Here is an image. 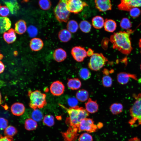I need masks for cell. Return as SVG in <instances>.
<instances>
[{"label": "cell", "mask_w": 141, "mask_h": 141, "mask_svg": "<svg viewBox=\"0 0 141 141\" xmlns=\"http://www.w3.org/2000/svg\"><path fill=\"white\" fill-rule=\"evenodd\" d=\"M131 31L127 32L119 31L114 33L110 37L113 48L126 55L129 54L132 48L130 37Z\"/></svg>", "instance_id": "6da1fadb"}, {"label": "cell", "mask_w": 141, "mask_h": 141, "mask_svg": "<svg viewBox=\"0 0 141 141\" xmlns=\"http://www.w3.org/2000/svg\"><path fill=\"white\" fill-rule=\"evenodd\" d=\"M59 106L66 110L69 115L66 122L69 127L78 129L81 120L89 115V113L83 107L78 106L67 108L60 104Z\"/></svg>", "instance_id": "7a4b0ae2"}, {"label": "cell", "mask_w": 141, "mask_h": 141, "mask_svg": "<svg viewBox=\"0 0 141 141\" xmlns=\"http://www.w3.org/2000/svg\"><path fill=\"white\" fill-rule=\"evenodd\" d=\"M133 97L135 101L130 110L131 118L128 122L131 126L136 127L141 125V93Z\"/></svg>", "instance_id": "3957f363"}, {"label": "cell", "mask_w": 141, "mask_h": 141, "mask_svg": "<svg viewBox=\"0 0 141 141\" xmlns=\"http://www.w3.org/2000/svg\"><path fill=\"white\" fill-rule=\"evenodd\" d=\"M28 95L30 99V107L34 109L43 108L47 104L46 95L38 90H29Z\"/></svg>", "instance_id": "277c9868"}, {"label": "cell", "mask_w": 141, "mask_h": 141, "mask_svg": "<svg viewBox=\"0 0 141 141\" xmlns=\"http://www.w3.org/2000/svg\"><path fill=\"white\" fill-rule=\"evenodd\" d=\"M68 0H59L54 8V12L56 19L60 22H66L69 19L70 12L67 8Z\"/></svg>", "instance_id": "5b68a950"}, {"label": "cell", "mask_w": 141, "mask_h": 141, "mask_svg": "<svg viewBox=\"0 0 141 141\" xmlns=\"http://www.w3.org/2000/svg\"><path fill=\"white\" fill-rule=\"evenodd\" d=\"M107 61V59L102 53H94L90 59L88 67L92 70L97 71L102 68Z\"/></svg>", "instance_id": "8992f818"}, {"label": "cell", "mask_w": 141, "mask_h": 141, "mask_svg": "<svg viewBox=\"0 0 141 141\" xmlns=\"http://www.w3.org/2000/svg\"><path fill=\"white\" fill-rule=\"evenodd\" d=\"M94 123L92 119L87 118L84 119L79 124L78 128L79 133L83 131L89 133L95 132L103 126L101 123L99 122L97 125Z\"/></svg>", "instance_id": "52a82bcc"}, {"label": "cell", "mask_w": 141, "mask_h": 141, "mask_svg": "<svg viewBox=\"0 0 141 141\" xmlns=\"http://www.w3.org/2000/svg\"><path fill=\"white\" fill-rule=\"evenodd\" d=\"M88 6L85 2L81 0H68L67 3V8L71 13L77 14L81 12L84 7Z\"/></svg>", "instance_id": "ba28073f"}, {"label": "cell", "mask_w": 141, "mask_h": 141, "mask_svg": "<svg viewBox=\"0 0 141 141\" xmlns=\"http://www.w3.org/2000/svg\"><path fill=\"white\" fill-rule=\"evenodd\" d=\"M141 7V0H120L118 8L120 10L128 11L132 8Z\"/></svg>", "instance_id": "9c48e42d"}, {"label": "cell", "mask_w": 141, "mask_h": 141, "mask_svg": "<svg viewBox=\"0 0 141 141\" xmlns=\"http://www.w3.org/2000/svg\"><path fill=\"white\" fill-rule=\"evenodd\" d=\"M71 54L74 59L78 62L83 61L87 56L86 50L84 48L80 46L73 47L71 50Z\"/></svg>", "instance_id": "30bf717a"}, {"label": "cell", "mask_w": 141, "mask_h": 141, "mask_svg": "<svg viewBox=\"0 0 141 141\" xmlns=\"http://www.w3.org/2000/svg\"><path fill=\"white\" fill-rule=\"evenodd\" d=\"M64 89L65 86L64 84L59 81H56L53 82L50 87L51 92L55 96H59L62 94Z\"/></svg>", "instance_id": "8fae6325"}, {"label": "cell", "mask_w": 141, "mask_h": 141, "mask_svg": "<svg viewBox=\"0 0 141 141\" xmlns=\"http://www.w3.org/2000/svg\"><path fill=\"white\" fill-rule=\"evenodd\" d=\"M95 3L96 8L100 11L104 12L112 9L110 0H95Z\"/></svg>", "instance_id": "7c38bea8"}, {"label": "cell", "mask_w": 141, "mask_h": 141, "mask_svg": "<svg viewBox=\"0 0 141 141\" xmlns=\"http://www.w3.org/2000/svg\"><path fill=\"white\" fill-rule=\"evenodd\" d=\"M78 132L77 129L69 127L66 132L62 133V134L65 141H75Z\"/></svg>", "instance_id": "4fadbf2b"}, {"label": "cell", "mask_w": 141, "mask_h": 141, "mask_svg": "<svg viewBox=\"0 0 141 141\" xmlns=\"http://www.w3.org/2000/svg\"><path fill=\"white\" fill-rule=\"evenodd\" d=\"M117 78L118 82L122 85L127 84L131 78L137 80L136 76L135 75L124 72L119 73L117 74Z\"/></svg>", "instance_id": "5bb4252c"}, {"label": "cell", "mask_w": 141, "mask_h": 141, "mask_svg": "<svg viewBox=\"0 0 141 141\" xmlns=\"http://www.w3.org/2000/svg\"><path fill=\"white\" fill-rule=\"evenodd\" d=\"M10 110L13 115L15 116H20L24 113L25 111V108L22 103L16 102L11 105Z\"/></svg>", "instance_id": "9a60e30c"}, {"label": "cell", "mask_w": 141, "mask_h": 141, "mask_svg": "<svg viewBox=\"0 0 141 141\" xmlns=\"http://www.w3.org/2000/svg\"><path fill=\"white\" fill-rule=\"evenodd\" d=\"M43 46L42 40L39 38H33L31 40L30 42V47L31 50L34 51H39L42 48Z\"/></svg>", "instance_id": "2e32d148"}, {"label": "cell", "mask_w": 141, "mask_h": 141, "mask_svg": "<svg viewBox=\"0 0 141 141\" xmlns=\"http://www.w3.org/2000/svg\"><path fill=\"white\" fill-rule=\"evenodd\" d=\"M85 105L86 110L90 113H95L98 110V105L96 101L92 100L91 98L88 99Z\"/></svg>", "instance_id": "e0dca14e"}, {"label": "cell", "mask_w": 141, "mask_h": 141, "mask_svg": "<svg viewBox=\"0 0 141 141\" xmlns=\"http://www.w3.org/2000/svg\"><path fill=\"white\" fill-rule=\"evenodd\" d=\"M11 25V21L9 18L0 17V33H4L8 30Z\"/></svg>", "instance_id": "ac0fdd59"}, {"label": "cell", "mask_w": 141, "mask_h": 141, "mask_svg": "<svg viewBox=\"0 0 141 141\" xmlns=\"http://www.w3.org/2000/svg\"><path fill=\"white\" fill-rule=\"evenodd\" d=\"M54 60L58 62L64 61L66 58L67 55L66 51L63 49L59 48L55 50L53 54Z\"/></svg>", "instance_id": "d6986e66"}, {"label": "cell", "mask_w": 141, "mask_h": 141, "mask_svg": "<svg viewBox=\"0 0 141 141\" xmlns=\"http://www.w3.org/2000/svg\"><path fill=\"white\" fill-rule=\"evenodd\" d=\"M3 38L5 41L8 44L13 43L16 38L15 30L12 28L10 29L7 32L3 33Z\"/></svg>", "instance_id": "ffe728a7"}, {"label": "cell", "mask_w": 141, "mask_h": 141, "mask_svg": "<svg viewBox=\"0 0 141 141\" xmlns=\"http://www.w3.org/2000/svg\"><path fill=\"white\" fill-rule=\"evenodd\" d=\"M26 30V23L24 20H20L15 23L14 30L17 34H22L25 32Z\"/></svg>", "instance_id": "44dd1931"}, {"label": "cell", "mask_w": 141, "mask_h": 141, "mask_svg": "<svg viewBox=\"0 0 141 141\" xmlns=\"http://www.w3.org/2000/svg\"><path fill=\"white\" fill-rule=\"evenodd\" d=\"M67 85L70 89L76 90L81 87V83L80 80L78 78L68 79Z\"/></svg>", "instance_id": "7402d4cb"}, {"label": "cell", "mask_w": 141, "mask_h": 141, "mask_svg": "<svg viewBox=\"0 0 141 141\" xmlns=\"http://www.w3.org/2000/svg\"><path fill=\"white\" fill-rule=\"evenodd\" d=\"M58 37L60 40L63 42H66L70 40L72 35L67 30L63 29L61 30L58 33Z\"/></svg>", "instance_id": "603a6c76"}, {"label": "cell", "mask_w": 141, "mask_h": 141, "mask_svg": "<svg viewBox=\"0 0 141 141\" xmlns=\"http://www.w3.org/2000/svg\"><path fill=\"white\" fill-rule=\"evenodd\" d=\"M104 26L105 31L112 32L115 30L117 26L116 23L114 20L111 19H106L104 21Z\"/></svg>", "instance_id": "cb8c5ba5"}, {"label": "cell", "mask_w": 141, "mask_h": 141, "mask_svg": "<svg viewBox=\"0 0 141 141\" xmlns=\"http://www.w3.org/2000/svg\"><path fill=\"white\" fill-rule=\"evenodd\" d=\"M92 23L94 28L97 29H100L104 26V21L102 17L100 16H96L92 19Z\"/></svg>", "instance_id": "d4e9b609"}, {"label": "cell", "mask_w": 141, "mask_h": 141, "mask_svg": "<svg viewBox=\"0 0 141 141\" xmlns=\"http://www.w3.org/2000/svg\"><path fill=\"white\" fill-rule=\"evenodd\" d=\"M76 97L78 101L84 102L88 99L89 93L87 90L85 89H80L76 92Z\"/></svg>", "instance_id": "484cf974"}, {"label": "cell", "mask_w": 141, "mask_h": 141, "mask_svg": "<svg viewBox=\"0 0 141 141\" xmlns=\"http://www.w3.org/2000/svg\"><path fill=\"white\" fill-rule=\"evenodd\" d=\"M5 3L12 14H15L19 9L18 3L15 0L5 2Z\"/></svg>", "instance_id": "4316f807"}, {"label": "cell", "mask_w": 141, "mask_h": 141, "mask_svg": "<svg viewBox=\"0 0 141 141\" xmlns=\"http://www.w3.org/2000/svg\"><path fill=\"white\" fill-rule=\"evenodd\" d=\"M122 105L119 103H115L112 104L110 107V109L114 115H117L121 113L123 110Z\"/></svg>", "instance_id": "83f0119b"}, {"label": "cell", "mask_w": 141, "mask_h": 141, "mask_svg": "<svg viewBox=\"0 0 141 141\" xmlns=\"http://www.w3.org/2000/svg\"><path fill=\"white\" fill-rule=\"evenodd\" d=\"M37 127L36 121L32 119L28 118L27 119L25 122V128L28 131L33 130L36 129Z\"/></svg>", "instance_id": "f1b7e54d"}, {"label": "cell", "mask_w": 141, "mask_h": 141, "mask_svg": "<svg viewBox=\"0 0 141 141\" xmlns=\"http://www.w3.org/2000/svg\"><path fill=\"white\" fill-rule=\"evenodd\" d=\"M79 27L78 24L74 20H69L67 23V30L72 33L76 32Z\"/></svg>", "instance_id": "f546056e"}, {"label": "cell", "mask_w": 141, "mask_h": 141, "mask_svg": "<svg viewBox=\"0 0 141 141\" xmlns=\"http://www.w3.org/2000/svg\"><path fill=\"white\" fill-rule=\"evenodd\" d=\"M79 28L83 32L87 33L91 31V25L90 23L86 20L81 21L79 24Z\"/></svg>", "instance_id": "4dcf8cb0"}, {"label": "cell", "mask_w": 141, "mask_h": 141, "mask_svg": "<svg viewBox=\"0 0 141 141\" xmlns=\"http://www.w3.org/2000/svg\"><path fill=\"white\" fill-rule=\"evenodd\" d=\"M32 119L36 121L41 120L43 118V114L42 111L37 109H34L31 114Z\"/></svg>", "instance_id": "1f68e13d"}, {"label": "cell", "mask_w": 141, "mask_h": 141, "mask_svg": "<svg viewBox=\"0 0 141 141\" xmlns=\"http://www.w3.org/2000/svg\"><path fill=\"white\" fill-rule=\"evenodd\" d=\"M79 74L80 78L85 80L88 79L91 76L90 72L86 68L81 69L79 72Z\"/></svg>", "instance_id": "d6a6232c"}, {"label": "cell", "mask_w": 141, "mask_h": 141, "mask_svg": "<svg viewBox=\"0 0 141 141\" xmlns=\"http://www.w3.org/2000/svg\"><path fill=\"white\" fill-rule=\"evenodd\" d=\"M43 122L44 124L49 127L52 126L54 124V119L51 115H48L45 116L43 118Z\"/></svg>", "instance_id": "836d02e7"}, {"label": "cell", "mask_w": 141, "mask_h": 141, "mask_svg": "<svg viewBox=\"0 0 141 141\" xmlns=\"http://www.w3.org/2000/svg\"><path fill=\"white\" fill-rule=\"evenodd\" d=\"M17 132V130L15 127L10 125L5 129L4 133L5 136L12 137L15 135Z\"/></svg>", "instance_id": "e575fe53"}, {"label": "cell", "mask_w": 141, "mask_h": 141, "mask_svg": "<svg viewBox=\"0 0 141 141\" xmlns=\"http://www.w3.org/2000/svg\"><path fill=\"white\" fill-rule=\"evenodd\" d=\"M38 4L40 8L44 10L49 9L51 5L50 0H39Z\"/></svg>", "instance_id": "d590c367"}, {"label": "cell", "mask_w": 141, "mask_h": 141, "mask_svg": "<svg viewBox=\"0 0 141 141\" xmlns=\"http://www.w3.org/2000/svg\"><path fill=\"white\" fill-rule=\"evenodd\" d=\"M113 83L111 78L108 75H106L102 78V83L104 86L106 87H111Z\"/></svg>", "instance_id": "8d00e7d4"}, {"label": "cell", "mask_w": 141, "mask_h": 141, "mask_svg": "<svg viewBox=\"0 0 141 141\" xmlns=\"http://www.w3.org/2000/svg\"><path fill=\"white\" fill-rule=\"evenodd\" d=\"M120 26L125 29H128L132 26V24L130 20L127 18H124L121 20L120 23Z\"/></svg>", "instance_id": "74e56055"}, {"label": "cell", "mask_w": 141, "mask_h": 141, "mask_svg": "<svg viewBox=\"0 0 141 141\" xmlns=\"http://www.w3.org/2000/svg\"><path fill=\"white\" fill-rule=\"evenodd\" d=\"M92 136L87 133H83L81 134L79 138V141H93Z\"/></svg>", "instance_id": "f35d334b"}, {"label": "cell", "mask_w": 141, "mask_h": 141, "mask_svg": "<svg viewBox=\"0 0 141 141\" xmlns=\"http://www.w3.org/2000/svg\"><path fill=\"white\" fill-rule=\"evenodd\" d=\"M130 16L132 17L135 18L138 17L141 13V10L138 7L132 8L129 11Z\"/></svg>", "instance_id": "ab89813d"}, {"label": "cell", "mask_w": 141, "mask_h": 141, "mask_svg": "<svg viewBox=\"0 0 141 141\" xmlns=\"http://www.w3.org/2000/svg\"><path fill=\"white\" fill-rule=\"evenodd\" d=\"M8 8L5 5L0 6V15L3 17L8 16L9 13Z\"/></svg>", "instance_id": "60d3db41"}, {"label": "cell", "mask_w": 141, "mask_h": 141, "mask_svg": "<svg viewBox=\"0 0 141 141\" xmlns=\"http://www.w3.org/2000/svg\"><path fill=\"white\" fill-rule=\"evenodd\" d=\"M67 103L70 107H73L77 106L78 100L74 97H70L68 99Z\"/></svg>", "instance_id": "b9f144b4"}, {"label": "cell", "mask_w": 141, "mask_h": 141, "mask_svg": "<svg viewBox=\"0 0 141 141\" xmlns=\"http://www.w3.org/2000/svg\"><path fill=\"white\" fill-rule=\"evenodd\" d=\"M27 31L29 36L31 37L35 36L38 33L37 28L35 27L32 26L29 27L27 29Z\"/></svg>", "instance_id": "7bdbcfd3"}, {"label": "cell", "mask_w": 141, "mask_h": 141, "mask_svg": "<svg viewBox=\"0 0 141 141\" xmlns=\"http://www.w3.org/2000/svg\"><path fill=\"white\" fill-rule=\"evenodd\" d=\"M8 121L3 118H0V130H4L8 127Z\"/></svg>", "instance_id": "ee69618b"}, {"label": "cell", "mask_w": 141, "mask_h": 141, "mask_svg": "<svg viewBox=\"0 0 141 141\" xmlns=\"http://www.w3.org/2000/svg\"><path fill=\"white\" fill-rule=\"evenodd\" d=\"M0 141H14L12 137L7 136H3L0 134Z\"/></svg>", "instance_id": "f6af8a7d"}, {"label": "cell", "mask_w": 141, "mask_h": 141, "mask_svg": "<svg viewBox=\"0 0 141 141\" xmlns=\"http://www.w3.org/2000/svg\"><path fill=\"white\" fill-rule=\"evenodd\" d=\"M5 69V66L3 63L0 61V74L3 73Z\"/></svg>", "instance_id": "bcb514c9"}, {"label": "cell", "mask_w": 141, "mask_h": 141, "mask_svg": "<svg viewBox=\"0 0 141 141\" xmlns=\"http://www.w3.org/2000/svg\"><path fill=\"white\" fill-rule=\"evenodd\" d=\"M93 54V51L90 49H89L87 51V56H91Z\"/></svg>", "instance_id": "7dc6e473"}, {"label": "cell", "mask_w": 141, "mask_h": 141, "mask_svg": "<svg viewBox=\"0 0 141 141\" xmlns=\"http://www.w3.org/2000/svg\"><path fill=\"white\" fill-rule=\"evenodd\" d=\"M128 141H140V139L137 137H134L130 139Z\"/></svg>", "instance_id": "c3c4849f"}, {"label": "cell", "mask_w": 141, "mask_h": 141, "mask_svg": "<svg viewBox=\"0 0 141 141\" xmlns=\"http://www.w3.org/2000/svg\"><path fill=\"white\" fill-rule=\"evenodd\" d=\"M139 48H140V51L141 52V39H140L139 40Z\"/></svg>", "instance_id": "681fc988"}, {"label": "cell", "mask_w": 141, "mask_h": 141, "mask_svg": "<svg viewBox=\"0 0 141 141\" xmlns=\"http://www.w3.org/2000/svg\"><path fill=\"white\" fill-rule=\"evenodd\" d=\"M2 102V100L1 94L0 92V104H1Z\"/></svg>", "instance_id": "f907efd6"}, {"label": "cell", "mask_w": 141, "mask_h": 141, "mask_svg": "<svg viewBox=\"0 0 141 141\" xmlns=\"http://www.w3.org/2000/svg\"><path fill=\"white\" fill-rule=\"evenodd\" d=\"M3 57V55L2 54H0V60L2 59Z\"/></svg>", "instance_id": "816d5d0a"}, {"label": "cell", "mask_w": 141, "mask_h": 141, "mask_svg": "<svg viewBox=\"0 0 141 141\" xmlns=\"http://www.w3.org/2000/svg\"><path fill=\"white\" fill-rule=\"evenodd\" d=\"M138 81L141 84V78L139 79Z\"/></svg>", "instance_id": "f5cc1de1"}, {"label": "cell", "mask_w": 141, "mask_h": 141, "mask_svg": "<svg viewBox=\"0 0 141 141\" xmlns=\"http://www.w3.org/2000/svg\"><path fill=\"white\" fill-rule=\"evenodd\" d=\"M140 69H141V65H140Z\"/></svg>", "instance_id": "db71d44e"}]
</instances>
